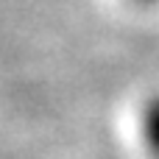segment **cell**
<instances>
[{
  "mask_svg": "<svg viewBox=\"0 0 159 159\" xmlns=\"http://www.w3.org/2000/svg\"><path fill=\"white\" fill-rule=\"evenodd\" d=\"M140 131H143V143L151 151V157L159 159V98H154L145 106L143 120H140Z\"/></svg>",
  "mask_w": 159,
  "mask_h": 159,
  "instance_id": "1",
  "label": "cell"
}]
</instances>
